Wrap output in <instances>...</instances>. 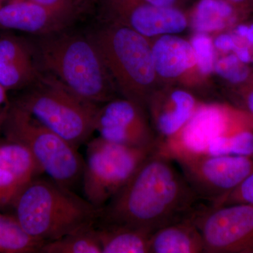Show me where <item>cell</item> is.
I'll return each mask as SVG.
<instances>
[{"label": "cell", "mask_w": 253, "mask_h": 253, "mask_svg": "<svg viewBox=\"0 0 253 253\" xmlns=\"http://www.w3.org/2000/svg\"><path fill=\"white\" fill-rule=\"evenodd\" d=\"M89 36L118 94L146 110L150 96L163 85L155 71L151 40L130 28L107 22Z\"/></svg>", "instance_id": "277c9868"}, {"label": "cell", "mask_w": 253, "mask_h": 253, "mask_svg": "<svg viewBox=\"0 0 253 253\" xmlns=\"http://www.w3.org/2000/svg\"><path fill=\"white\" fill-rule=\"evenodd\" d=\"M150 4L160 7L187 11L197 0H145Z\"/></svg>", "instance_id": "f1b7e54d"}, {"label": "cell", "mask_w": 253, "mask_h": 253, "mask_svg": "<svg viewBox=\"0 0 253 253\" xmlns=\"http://www.w3.org/2000/svg\"><path fill=\"white\" fill-rule=\"evenodd\" d=\"M214 73L232 85L239 86L247 83L252 75L248 64L233 53L216 59Z\"/></svg>", "instance_id": "603a6c76"}, {"label": "cell", "mask_w": 253, "mask_h": 253, "mask_svg": "<svg viewBox=\"0 0 253 253\" xmlns=\"http://www.w3.org/2000/svg\"><path fill=\"white\" fill-rule=\"evenodd\" d=\"M80 16L26 0H8L0 4V29L47 36L67 30Z\"/></svg>", "instance_id": "9a60e30c"}, {"label": "cell", "mask_w": 253, "mask_h": 253, "mask_svg": "<svg viewBox=\"0 0 253 253\" xmlns=\"http://www.w3.org/2000/svg\"><path fill=\"white\" fill-rule=\"evenodd\" d=\"M2 134L24 144L43 172L59 184L73 189L83 179L84 161L78 149L14 102Z\"/></svg>", "instance_id": "52a82bcc"}, {"label": "cell", "mask_w": 253, "mask_h": 253, "mask_svg": "<svg viewBox=\"0 0 253 253\" xmlns=\"http://www.w3.org/2000/svg\"><path fill=\"white\" fill-rule=\"evenodd\" d=\"M14 103L78 149L94 132L101 106L76 94L52 76L42 73Z\"/></svg>", "instance_id": "5b68a950"}, {"label": "cell", "mask_w": 253, "mask_h": 253, "mask_svg": "<svg viewBox=\"0 0 253 253\" xmlns=\"http://www.w3.org/2000/svg\"><path fill=\"white\" fill-rule=\"evenodd\" d=\"M7 92L8 91L0 84V135L2 134L3 128L12 106Z\"/></svg>", "instance_id": "f546056e"}, {"label": "cell", "mask_w": 253, "mask_h": 253, "mask_svg": "<svg viewBox=\"0 0 253 253\" xmlns=\"http://www.w3.org/2000/svg\"><path fill=\"white\" fill-rule=\"evenodd\" d=\"M242 23L236 25L235 27L233 28V32L253 47V23L246 25Z\"/></svg>", "instance_id": "d6a6232c"}, {"label": "cell", "mask_w": 253, "mask_h": 253, "mask_svg": "<svg viewBox=\"0 0 253 253\" xmlns=\"http://www.w3.org/2000/svg\"><path fill=\"white\" fill-rule=\"evenodd\" d=\"M156 149L124 146L101 136L88 141L82 179L85 199L97 209L104 208Z\"/></svg>", "instance_id": "ba28073f"}, {"label": "cell", "mask_w": 253, "mask_h": 253, "mask_svg": "<svg viewBox=\"0 0 253 253\" xmlns=\"http://www.w3.org/2000/svg\"><path fill=\"white\" fill-rule=\"evenodd\" d=\"M194 33H220L246 21L225 0H197L187 11Z\"/></svg>", "instance_id": "e0dca14e"}, {"label": "cell", "mask_w": 253, "mask_h": 253, "mask_svg": "<svg viewBox=\"0 0 253 253\" xmlns=\"http://www.w3.org/2000/svg\"><path fill=\"white\" fill-rule=\"evenodd\" d=\"M155 71L163 84H174L189 89L201 76L189 41L178 35H164L151 40Z\"/></svg>", "instance_id": "5bb4252c"}, {"label": "cell", "mask_w": 253, "mask_h": 253, "mask_svg": "<svg viewBox=\"0 0 253 253\" xmlns=\"http://www.w3.org/2000/svg\"><path fill=\"white\" fill-rule=\"evenodd\" d=\"M26 184L0 168V211L6 212L11 210L15 199Z\"/></svg>", "instance_id": "d4e9b609"}, {"label": "cell", "mask_w": 253, "mask_h": 253, "mask_svg": "<svg viewBox=\"0 0 253 253\" xmlns=\"http://www.w3.org/2000/svg\"><path fill=\"white\" fill-rule=\"evenodd\" d=\"M11 211L24 230L44 244L96 224L100 214L85 198L41 176L23 186Z\"/></svg>", "instance_id": "3957f363"}, {"label": "cell", "mask_w": 253, "mask_h": 253, "mask_svg": "<svg viewBox=\"0 0 253 253\" xmlns=\"http://www.w3.org/2000/svg\"><path fill=\"white\" fill-rule=\"evenodd\" d=\"M33 43L42 74L57 79L71 91L96 104L117 98L118 92L90 36L67 30L39 36Z\"/></svg>", "instance_id": "7a4b0ae2"}, {"label": "cell", "mask_w": 253, "mask_h": 253, "mask_svg": "<svg viewBox=\"0 0 253 253\" xmlns=\"http://www.w3.org/2000/svg\"><path fill=\"white\" fill-rule=\"evenodd\" d=\"M208 206L196 196L174 161L156 149L101 208L97 223L134 226L153 234L172 223L194 220Z\"/></svg>", "instance_id": "6da1fadb"}, {"label": "cell", "mask_w": 253, "mask_h": 253, "mask_svg": "<svg viewBox=\"0 0 253 253\" xmlns=\"http://www.w3.org/2000/svg\"><path fill=\"white\" fill-rule=\"evenodd\" d=\"M249 81L251 83V84H253V73H252V75H251V78H250Z\"/></svg>", "instance_id": "836d02e7"}, {"label": "cell", "mask_w": 253, "mask_h": 253, "mask_svg": "<svg viewBox=\"0 0 253 253\" xmlns=\"http://www.w3.org/2000/svg\"><path fill=\"white\" fill-rule=\"evenodd\" d=\"M0 168L26 184L44 174L24 144L5 136H0Z\"/></svg>", "instance_id": "ffe728a7"}, {"label": "cell", "mask_w": 253, "mask_h": 253, "mask_svg": "<svg viewBox=\"0 0 253 253\" xmlns=\"http://www.w3.org/2000/svg\"><path fill=\"white\" fill-rule=\"evenodd\" d=\"M246 129H253V117L247 111L225 103L202 101L181 131L158 150L172 160L191 155H230L232 136Z\"/></svg>", "instance_id": "8992f818"}, {"label": "cell", "mask_w": 253, "mask_h": 253, "mask_svg": "<svg viewBox=\"0 0 253 253\" xmlns=\"http://www.w3.org/2000/svg\"><path fill=\"white\" fill-rule=\"evenodd\" d=\"M204 253L202 236L194 219L168 224L153 233L149 253Z\"/></svg>", "instance_id": "ac0fdd59"}, {"label": "cell", "mask_w": 253, "mask_h": 253, "mask_svg": "<svg viewBox=\"0 0 253 253\" xmlns=\"http://www.w3.org/2000/svg\"><path fill=\"white\" fill-rule=\"evenodd\" d=\"M103 22L130 28L154 39L164 35H179L189 28L187 12L160 7L145 0H99Z\"/></svg>", "instance_id": "8fae6325"}, {"label": "cell", "mask_w": 253, "mask_h": 253, "mask_svg": "<svg viewBox=\"0 0 253 253\" xmlns=\"http://www.w3.org/2000/svg\"><path fill=\"white\" fill-rule=\"evenodd\" d=\"M245 20L253 16V0H225Z\"/></svg>", "instance_id": "1f68e13d"}, {"label": "cell", "mask_w": 253, "mask_h": 253, "mask_svg": "<svg viewBox=\"0 0 253 253\" xmlns=\"http://www.w3.org/2000/svg\"><path fill=\"white\" fill-rule=\"evenodd\" d=\"M4 2V0H0V4H2Z\"/></svg>", "instance_id": "e575fe53"}, {"label": "cell", "mask_w": 253, "mask_h": 253, "mask_svg": "<svg viewBox=\"0 0 253 253\" xmlns=\"http://www.w3.org/2000/svg\"><path fill=\"white\" fill-rule=\"evenodd\" d=\"M43 244L24 230L12 213L0 211V253H40Z\"/></svg>", "instance_id": "44dd1931"}, {"label": "cell", "mask_w": 253, "mask_h": 253, "mask_svg": "<svg viewBox=\"0 0 253 253\" xmlns=\"http://www.w3.org/2000/svg\"><path fill=\"white\" fill-rule=\"evenodd\" d=\"M201 102L193 91L174 84H163L153 93L146 111L158 146L181 131Z\"/></svg>", "instance_id": "4fadbf2b"}, {"label": "cell", "mask_w": 253, "mask_h": 253, "mask_svg": "<svg viewBox=\"0 0 253 253\" xmlns=\"http://www.w3.org/2000/svg\"><path fill=\"white\" fill-rule=\"evenodd\" d=\"M102 253H149L152 233L134 226L96 222Z\"/></svg>", "instance_id": "d6986e66"}, {"label": "cell", "mask_w": 253, "mask_h": 253, "mask_svg": "<svg viewBox=\"0 0 253 253\" xmlns=\"http://www.w3.org/2000/svg\"><path fill=\"white\" fill-rule=\"evenodd\" d=\"M239 93L244 103V110L253 117V84L249 81L239 86Z\"/></svg>", "instance_id": "4dcf8cb0"}, {"label": "cell", "mask_w": 253, "mask_h": 253, "mask_svg": "<svg viewBox=\"0 0 253 253\" xmlns=\"http://www.w3.org/2000/svg\"><path fill=\"white\" fill-rule=\"evenodd\" d=\"M95 131L103 139L132 147H157L146 110L126 98H116L100 106Z\"/></svg>", "instance_id": "7c38bea8"}, {"label": "cell", "mask_w": 253, "mask_h": 253, "mask_svg": "<svg viewBox=\"0 0 253 253\" xmlns=\"http://www.w3.org/2000/svg\"><path fill=\"white\" fill-rule=\"evenodd\" d=\"M172 161L196 196L212 206H219L253 172V157L191 155Z\"/></svg>", "instance_id": "9c48e42d"}, {"label": "cell", "mask_w": 253, "mask_h": 253, "mask_svg": "<svg viewBox=\"0 0 253 253\" xmlns=\"http://www.w3.org/2000/svg\"><path fill=\"white\" fill-rule=\"evenodd\" d=\"M8 0H4V1ZM55 10L81 16L87 7L86 0H26Z\"/></svg>", "instance_id": "4316f807"}, {"label": "cell", "mask_w": 253, "mask_h": 253, "mask_svg": "<svg viewBox=\"0 0 253 253\" xmlns=\"http://www.w3.org/2000/svg\"><path fill=\"white\" fill-rule=\"evenodd\" d=\"M204 253H253V205L209 206L196 216Z\"/></svg>", "instance_id": "30bf717a"}, {"label": "cell", "mask_w": 253, "mask_h": 253, "mask_svg": "<svg viewBox=\"0 0 253 253\" xmlns=\"http://www.w3.org/2000/svg\"><path fill=\"white\" fill-rule=\"evenodd\" d=\"M41 76L37 67L33 43L3 34L0 36V84L7 91L25 89Z\"/></svg>", "instance_id": "2e32d148"}, {"label": "cell", "mask_w": 253, "mask_h": 253, "mask_svg": "<svg viewBox=\"0 0 253 253\" xmlns=\"http://www.w3.org/2000/svg\"><path fill=\"white\" fill-rule=\"evenodd\" d=\"M245 42L246 41L244 39L240 38L234 32H222L218 33L214 39L213 38V42L216 51H220L224 54H235Z\"/></svg>", "instance_id": "83f0119b"}, {"label": "cell", "mask_w": 253, "mask_h": 253, "mask_svg": "<svg viewBox=\"0 0 253 253\" xmlns=\"http://www.w3.org/2000/svg\"><path fill=\"white\" fill-rule=\"evenodd\" d=\"M189 42L194 49L200 73L204 78L209 77L214 73L217 59L213 38L206 33H194Z\"/></svg>", "instance_id": "cb8c5ba5"}, {"label": "cell", "mask_w": 253, "mask_h": 253, "mask_svg": "<svg viewBox=\"0 0 253 253\" xmlns=\"http://www.w3.org/2000/svg\"><path fill=\"white\" fill-rule=\"evenodd\" d=\"M236 204L253 205V172L218 206Z\"/></svg>", "instance_id": "484cf974"}, {"label": "cell", "mask_w": 253, "mask_h": 253, "mask_svg": "<svg viewBox=\"0 0 253 253\" xmlns=\"http://www.w3.org/2000/svg\"><path fill=\"white\" fill-rule=\"evenodd\" d=\"M40 253H102L95 224L42 245Z\"/></svg>", "instance_id": "7402d4cb"}]
</instances>
